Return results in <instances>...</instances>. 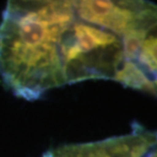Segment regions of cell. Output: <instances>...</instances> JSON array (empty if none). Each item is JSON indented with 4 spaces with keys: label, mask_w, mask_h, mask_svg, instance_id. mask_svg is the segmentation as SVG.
Returning <instances> with one entry per match:
<instances>
[{
    "label": "cell",
    "mask_w": 157,
    "mask_h": 157,
    "mask_svg": "<svg viewBox=\"0 0 157 157\" xmlns=\"http://www.w3.org/2000/svg\"><path fill=\"white\" fill-rule=\"evenodd\" d=\"M145 157H157V146L152 150V151H150Z\"/></svg>",
    "instance_id": "5b68a950"
},
{
    "label": "cell",
    "mask_w": 157,
    "mask_h": 157,
    "mask_svg": "<svg viewBox=\"0 0 157 157\" xmlns=\"http://www.w3.org/2000/svg\"><path fill=\"white\" fill-rule=\"evenodd\" d=\"M157 146V131L134 122L128 134L96 142L67 144L42 157H145Z\"/></svg>",
    "instance_id": "3957f363"
},
{
    "label": "cell",
    "mask_w": 157,
    "mask_h": 157,
    "mask_svg": "<svg viewBox=\"0 0 157 157\" xmlns=\"http://www.w3.org/2000/svg\"><path fill=\"white\" fill-rule=\"evenodd\" d=\"M78 17L117 34L124 40L157 25V4L144 0L73 1Z\"/></svg>",
    "instance_id": "7a4b0ae2"
},
{
    "label": "cell",
    "mask_w": 157,
    "mask_h": 157,
    "mask_svg": "<svg viewBox=\"0 0 157 157\" xmlns=\"http://www.w3.org/2000/svg\"><path fill=\"white\" fill-rule=\"evenodd\" d=\"M124 61L115 82L157 98V25L124 39Z\"/></svg>",
    "instance_id": "277c9868"
},
{
    "label": "cell",
    "mask_w": 157,
    "mask_h": 157,
    "mask_svg": "<svg viewBox=\"0 0 157 157\" xmlns=\"http://www.w3.org/2000/svg\"><path fill=\"white\" fill-rule=\"evenodd\" d=\"M55 46L64 85L115 80L124 61V40L78 17L74 2L56 0Z\"/></svg>",
    "instance_id": "6da1fadb"
}]
</instances>
